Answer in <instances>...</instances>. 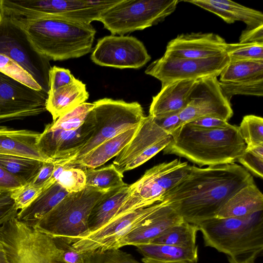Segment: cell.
Returning a JSON list of instances; mask_svg holds the SVG:
<instances>
[{
	"label": "cell",
	"mask_w": 263,
	"mask_h": 263,
	"mask_svg": "<svg viewBox=\"0 0 263 263\" xmlns=\"http://www.w3.org/2000/svg\"><path fill=\"white\" fill-rule=\"evenodd\" d=\"M246 149L257 156L263 158V145Z\"/></svg>",
	"instance_id": "816d5d0a"
},
{
	"label": "cell",
	"mask_w": 263,
	"mask_h": 263,
	"mask_svg": "<svg viewBox=\"0 0 263 263\" xmlns=\"http://www.w3.org/2000/svg\"><path fill=\"white\" fill-rule=\"evenodd\" d=\"M54 168V161L43 162L37 175L29 183L42 190L44 185L51 178Z\"/></svg>",
	"instance_id": "c3c4849f"
},
{
	"label": "cell",
	"mask_w": 263,
	"mask_h": 263,
	"mask_svg": "<svg viewBox=\"0 0 263 263\" xmlns=\"http://www.w3.org/2000/svg\"><path fill=\"white\" fill-rule=\"evenodd\" d=\"M143 257L144 263H197L198 248H185L174 246L145 243L135 246Z\"/></svg>",
	"instance_id": "d4e9b609"
},
{
	"label": "cell",
	"mask_w": 263,
	"mask_h": 263,
	"mask_svg": "<svg viewBox=\"0 0 263 263\" xmlns=\"http://www.w3.org/2000/svg\"><path fill=\"white\" fill-rule=\"evenodd\" d=\"M41 192V189L28 183L10 192L16 208L21 210L30 204Z\"/></svg>",
	"instance_id": "60d3db41"
},
{
	"label": "cell",
	"mask_w": 263,
	"mask_h": 263,
	"mask_svg": "<svg viewBox=\"0 0 263 263\" xmlns=\"http://www.w3.org/2000/svg\"><path fill=\"white\" fill-rule=\"evenodd\" d=\"M172 139L171 136H168L163 140L152 146L149 149L135 158L128 163L123 170V173L130 171L143 164L159 152L163 151L170 143Z\"/></svg>",
	"instance_id": "7bdbcfd3"
},
{
	"label": "cell",
	"mask_w": 263,
	"mask_h": 263,
	"mask_svg": "<svg viewBox=\"0 0 263 263\" xmlns=\"http://www.w3.org/2000/svg\"><path fill=\"white\" fill-rule=\"evenodd\" d=\"M87 253V263H144L137 261L131 254L119 249Z\"/></svg>",
	"instance_id": "f35d334b"
},
{
	"label": "cell",
	"mask_w": 263,
	"mask_h": 263,
	"mask_svg": "<svg viewBox=\"0 0 263 263\" xmlns=\"http://www.w3.org/2000/svg\"><path fill=\"white\" fill-rule=\"evenodd\" d=\"M0 263H8L7 257L3 244L0 240Z\"/></svg>",
	"instance_id": "f5cc1de1"
},
{
	"label": "cell",
	"mask_w": 263,
	"mask_h": 263,
	"mask_svg": "<svg viewBox=\"0 0 263 263\" xmlns=\"http://www.w3.org/2000/svg\"><path fill=\"white\" fill-rule=\"evenodd\" d=\"M227 43L214 33H182L171 40L164 55L174 58L205 59L225 53Z\"/></svg>",
	"instance_id": "ac0fdd59"
},
{
	"label": "cell",
	"mask_w": 263,
	"mask_h": 263,
	"mask_svg": "<svg viewBox=\"0 0 263 263\" xmlns=\"http://www.w3.org/2000/svg\"><path fill=\"white\" fill-rule=\"evenodd\" d=\"M189 123L201 127L210 128H227L232 126L228 121L213 117H204Z\"/></svg>",
	"instance_id": "f907efd6"
},
{
	"label": "cell",
	"mask_w": 263,
	"mask_h": 263,
	"mask_svg": "<svg viewBox=\"0 0 263 263\" xmlns=\"http://www.w3.org/2000/svg\"><path fill=\"white\" fill-rule=\"evenodd\" d=\"M48 95L0 72V123L43 113Z\"/></svg>",
	"instance_id": "4fadbf2b"
},
{
	"label": "cell",
	"mask_w": 263,
	"mask_h": 263,
	"mask_svg": "<svg viewBox=\"0 0 263 263\" xmlns=\"http://www.w3.org/2000/svg\"><path fill=\"white\" fill-rule=\"evenodd\" d=\"M229 62L226 53L205 59L178 58L163 55L151 63L145 73L159 80L162 86L175 81L217 77Z\"/></svg>",
	"instance_id": "7c38bea8"
},
{
	"label": "cell",
	"mask_w": 263,
	"mask_h": 263,
	"mask_svg": "<svg viewBox=\"0 0 263 263\" xmlns=\"http://www.w3.org/2000/svg\"><path fill=\"white\" fill-rule=\"evenodd\" d=\"M196 82L194 80H183L162 85L159 92L153 97L149 115L160 117L179 114L190 102Z\"/></svg>",
	"instance_id": "ffe728a7"
},
{
	"label": "cell",
	"mask_w": 263,
	"mask_h": 263,
	"mask_svg": "<svg viewBox=\"0 0 263 263\" xmlns=\"http://www.w3.org/2000/svg\"><path fill=\"white\" fill-rule=\"evenodd\" d=\"M219 82L239 83L263 78V61L229 62L220 74Z\"/></svg>",
	"instance_id": "4dcf8cb0"
},
{
	"label": "cell",
	"mask_w": 263,
	"mask_h": 263,
	"mask_svg": "<svg viewBox=\"0 0 263 263\" xmlns=\"http://www.w3.org/2000/svg\"><path fill=\"white\" fill-rule=\"evenodd\" d=\"M153 118L155 123L170 135L182 125L179 114H173L160 117H153Z\"/></svg>",
	"instance_id": "bcb514c9"
},
{
	"label": "cell",
	"mask_w": 263,
	"mask_h": 263,
	"mask_svg": "<svg viewBox=\"0 0 263 263\" xmlns=\"http://www.w3.org/2000/svg\"><path fill=\"white\" fill-rule=\"evenodd\" d=\"M95 123L91 111L83 124L76 129L62 130L46 125L39 137L40 151L53 161L72 158L91 138Z\"/></svg>",
	"instance_id": "e0dca14e"
},
{
	"label": "cell",
	"mask_w": 263,
	"mask_h": 263,
	"mask_svg": "<svg viewBox=\"0 0 263 263\" xmlns=\"http://www.w3.org/2000/svg\"><path fill=\"white\" fill-rule=\"evenodd\" d=\"M0 240L8 263H67L50 235L16 217L0 226Z\"/></svg>",
	"instance_id": "8992f818"
},
{
	"label": "cell",
	"mask_w": 263,
	"mask_h": 263,
	"mask_svg": "<svg viewBox=\"0 0 263 263\" xmlns=\"http://www.w3.org/2000/svg\"><path fill=\"white\" fill-rule=\"evenodd\" d=\"M106 192L86 186L80 191L68 193L33 228L73 243L88 232L91 211Z\"/></svg>",
	"instance_id": "5b68a950"
},
{
	"label": "cell",
	"mask_w": 263,
	"mask_h": 263,
	"mask_svg": "<svg viewBox=\"0 0 263 263\" xmlns=\"http://www.w3.org/2000/svg\"><path fill=\"white\" fill-rule=\"evenodd\" d=\"M91 110L95 128L92 137L78 153L68 161L77 160L101 143L140 125L145 116L138 102L103 98L93 103Z\"/></svg>",
	"instance_id": "ba28073f"
},
{
	"label": "cell",
	"mask_w": 263,
	"mask_h": 263,
	"mask_svg": "<svg viewBox=\"0 0 263 263\" xmlns=\"http://www.w3.org/2000/svg\"><path fill=\"white\" fill-rule=\"evenodd\" d=\"M11 192L0 190V226L12 218L18 213Z\"/></svg>",
	"instance_id": "ee69618b"
},
{
	"label": "cell",
	"mask_w": 263,
	"mask_h": 263,
	"mask_svg": "<svg viewBox=\"0 0 263 263\" xmlns=\"http://www.w3.org/2000/svg\"><path fill=\"white\" fill-rule=\"evenodd\" d=\"M164 154L183 157L199 167L235 163L246 148L238 126L204 128L184 124L171 135Z\"/></svg>",
	"instance_id": "7a4b0ae2"
},
{
	"label": "cell",
	"mask_w": 263,
	"mask_h": 263,
	"mask_svg": "<svg viewBox=\"0 0 263 263\" xmlns=\"http://www.w3.org/2000/svg\"><path fill=\"white\" fill-rule=\"evenodd\" d=\"M86 186L107 191L126 184L123 181V175L113 164L98 170H84Z\"/></svg>",
	"instance_id": "836d02e7"
},
{
	"label": "cell",
	"mask_w": 263,
	"mask_h": 263,
	"mask_svg": "<svg viewBox=\"0 0 263 263\" xmlns=\"http://www.w3.org/2000/svg\"><path fill=\"white\" fill-rule=\"evenodd\" d=\"M76 79L68 69L53 66L49 71V92L69 85Z\"/></svg>",
	"instance_id": "b9f144b4"
},
{
	"label": "cell",
	"mask_w": 263,
	"mask_h": 263,
	"mask_svg": "<svg viewBox=\"0 0 263 263\" xmlns=\"http://www.w3.org/2000/svg\"><path fill=\"white\" fill-rule=\"evenodd\" d=\"M0 72L33 89L43 91L41 87L26 70L14 61L1 53Z\"/></svg>",
	"instance_id": "74e56055"
},
{
	"label": "cell",
	"mask_w": 263,
	"mask_h": 263,
	"mask_svg": "<svg viewBox=\"0 0 263 263\" xmlns=\"http://www.w3.org/2000/svg\"><path fill=\"white\" fill-rule=\"evenodd\" d=\"M219 84L222 93L229 101L234 95H263V78L239 83L219 82Z\"/></svg>",
	"instance_id": "8d00e7d4"
},
{
	"label": "cell",
	"mask_w": 263,
	"mask_h": 263,
	"mask_svg": "<svg viewBox=\"0 0 263 263\" xmlns=\"http://www.w3.org/2000/svg\"><path fill=\"white\" fill-rule=\"evenodd\" d=\"M237 162L240 163L249 172H250L255 176L262 179L263 158L257 156L245 149Z\"/></svg>",
	"instance_id": "f6af8a7d"
},
{
	"label": "cell",
	"mask_w": 263,
	"mask_h": 263,
	"mask_svg": "<svg viewBox=\"0 0 263 263\" xmlns=\"http://www.w3.org/2000/svg\"><path fill=\"white\" fill-rule=\"evenodd\" d=\"M197 225L183 221L168 228L161 235L152 239L151 243L191 248L196 247Z\"/></svg>",
	"instance_id": "f546056e"
},
{
	"label": "cell",
	"mask_w": 263,
	"mask_h": 263,
	"mask_svg": "<svg viewBox=\"0 0 263 263\" xmlns=\"http://www.w3.org/2000/svg\"><path fill=\"white\" fill-rule=\"evenodd\" d=\"M254 182L250 173L236 163L206 167L189 165L186 175L164 195L162 201L184 221L198 225L215 217L233 195Z\"/></svg>",
	"instance_id": "6da1fadb"
},
{
	"label": "cell",
	"mask_w": 263,
	"mask_h": 263,
	"mask_svg": "<svg viewBox=\"0 0 263 263\" xmlns=\"http://www.w3.org/2000/svg\"><path fill=\"white\" fill-rule=\"evenodd\" d=\"M54 162L53 176L55 181L68 193H75L86 186V176L83 169L71 165L67 160Z\"/></svg>",
	"instance_id": "d6a6232c"
},
{
	"label": "cell",
	"mask_w": 263,
	"mask_h": 263,
	"mask_svg": "<svg viewBox=\"0 0 263 263\" xmlns=\"http://www.w3.org/2000/svg\"><path fill=\"white\" fill-rule=\"evenodd\" d=\"M215 7V14L228 24L241 21L252 29L263 25L261 12L229 0H210Z\"/></svg>",
	"instance_id": "f1b7e54d"
},
{
	"label": "cell",
	"mask_w": 263,
	"mask_h": 263,
	"mask_svg": "<svg viewBox=\"0 0 263 263\" xmlns=\"http://www.w3.org/2000/svg\"><path fill=\"white\" fill-rule=\"evenodd\" d=\"M54 245L61 252L63 258L67 263H87L88 253H81L74 249L72 243L59 236H50Z\"/></svg>",
	"instance_id": "ab89813d"
},
{
	"label": "cell",
	"mask_w": 263,
	"mask_h": 263,
	"mask_svg": "<svg viewBox=\"0 0 263 263\" xmlns=\"http://www.w3.org/2000/svg\"><path fill=\"white\" fill-rule=\"evenodd\" d=\"M43 161L17 156L0 155V166L25 185L37 175Z\"/></svg>",
	"instance_id": "1f68e13d"
},
{
	"label": "cell",
	"mask_w": 263,
	"mask_h": 263,
	"mask_svg": "<svg viewBox=\"0 0 263 263\" xmlns=\"http://www.w3.org/2000/svg\"><path fill=\"white\" fill-rule=\"evenodd\" d=\"M260 211H263V195L254 182L233 195L214 218L242 217Z\"/></svg>",
	"instance_id": "4316f807"
},
{
	"label": "cell",
	"mask_w": 263,
	"mask_h": 263,
	"mask_svg": "<svg viewBox=\"0 0 263 263\" xmlns=\"http://www.w3.org/2000/svg\"><path fill=\"white\" fill-rule=\"evenodd\" d=\"M41 133L28 129H16L0 126V155H14L53 161L39 149L37 142Z\"/></svg>",
	"instance_id": "7402d4cb"
},
{
	"label": "cell",
	"mask_w": 263,
	"mask_h": 263,
	"mask_svg": "<svg viewBox=\"0 0 263 263\" xmlns=\"http://www.w3.org/2000/svg\"><path fill=\"white\" fill-rule=\"evenodd\" d=\"M89 98L85 84L76 79L69 85L48 93L46 108L53 121L85 102Z\"/></svg>",
	"instance_id": "484cf974"
},
{
	"label": "cell",
	"mask_w": 263,
	"mask_h": 263,
	"mask_svg": "<svg viewBox=\"0 0 263 263\" xmlns=\"http://www.w3.org/2000/svg\"><path fill=\"white\" fill-rule=\"evenodd\" d=\"M233 115L230 101L222 93L217 77L196 80L190 102L179 114L182 125L204 117L228 121Z\"/></svg>",
	"instance_id": "2e32d148"
},
{
	"label": "cell",
	"mask_w": 263,
	"mask_h": 263,
	"mask_svg": "<svg viewBox=\"0 0 263 263\" xmlns=\"http://www.w3.org/2000/svg\"><path fill=\"white\" fill-rule=\"evenodd\" d=\"M178 0H120L105 10L98 21L112 35H124L164 21L176 10Z\"/></svg>",
	"instance_id": "52a82bcc"
},
{
	"label": "cell",
	"mask_w": 263,
	"mask_h": 263,
	"mask_svg": "<svg viewBox=\"0 0 263 263\" xmlns=\"http://www.w3.org/2000/svg\"><path fill=\"white\" fill-rule=\"evenodd\" d=\"M131 193V185L127 184L106 192L91 211L88 222V231L85 235L100 229L114 218Z\"/></svg>",
	"instance_id": "603a6c76"
},
{
	"label": "cell",
	"mask_w": 263,
	"mask_h": 263,
	"mask_svg": "<svg viewBox=\"0 0 263 263\" xmlns=\"http://www.w3.org/2000/svg\"><path fill=\"white\" fill-rule=\"evenodd\" d=\"M120 0H11L7 9L11 15L26 19L62 18L90 24Z\"/></svg>",
	"instance_id": "9c48e42d"
},
{
	"label": "cell",
	"mask_w": 263,
	"mask_h": 263,
	"mask_svg": "<svg viewBox=\"0 0 263 263\" xmlns=\"http://www.w3.org/2000/svg\"><path fill=\"white\" fill-rule=\"evenodd\" d=\"M24 185L20 180L0 166V190L12 192Z\"/></svg>",
	"instance_id": "7dc6e473"
},
{
	"label": "cell",
	"mask_w": 263,
	"mask_h": 263,
	"mask_svg": "<svg viewBox=\"0 0 263 263\" xmlns=\"http://www.w3.org/2000/svg\"><path fill=\"white\" fill-rule=\"evenodd\" d=\"M205 246L229 263H254L263 251V211L237 217L213 218L197 225Z\"/></svg>",
	"instance_id": "3957f363"
},
{
	"label": "cell",
	"mask_w": 263,
	"mask_h": 263,
	"mask_svg": "<svg viewBox=\"0 0 263 263\" xmlns=\"http://www.w3.org/2000/svg\"><path fill=\"white\" fill-rule=\"evenodd\" d=\"M128 129L101 143L80 159L68 161L71 165L82 169H95L116 156L130 141L138 127Z\"/></svg>",
	"instance_id": "cb8c5ba5"
},
{
	"label": "cell",
	"mask_w": 263,
	"mask_h": 263,
	"mask_svg": "<svg viewBox=\"0 0 263 263\" xmlns=\"http://www.w3.org/2000/svg\"><path fill=\"white\" fill-rule=\"evenodd\" d=\"M241 137L250 148L263 145V119L253 115L244 116L238 126Z\"/></svg>",
	"instance_id": "e575fe53"
},
{
	"label": "cell",
	"mask_w": 263,
	"mask_h": 263,
	"mask_svg": "<svg viewBox=\"0 0 263 263\" xmlns=\"http://www.w3.org/2000/svg\"><path fill=\"white\" fill-rule=\"evenodd\" d=\"M183 221L182 217L171 205L162 201L158 208L118 241L115 249L148 243L168 228Z\"/></svg>",
	"instance_id": "d6986e66"
},
{
	"label": "cell",
	"mask_w": 263,
	"mask_h": 263,
	"mask_svg": "<svg viewBox=\"0 0 263 263\" xmlns=\"http://www.w3.org/2000/svg\"><path fill=\"white\" fill-rule=\"evenodd\" d=\"M14 18L37 51L49 61L78 58L92 50L96 30L91 24L53 17Z\"/></svg>",
	"instance_id": "277c9868"
},
{
	"label": "cell",
	"mask_w": 263,
	"mask_h": 263,
	"mask_svg": "<svg viewBox=\"0 0 263 263\" xmlns=\"http://www.w3.org/2000/svg\"><path fill=\"white\" fill-rule=\"evenodd\" d=\"M0 53L22 67L48 95L49 61L37 51L17 20L1 12Z\"/></svg>",
	"instance_id": "30bf717a"
},
{
	"label": "cell",
	"mask_w": 263,
	"mask_h": 263,
	"mask_svg": "<svg viewBox=\"0 0 263 263\" xmlns=\"http://www.w3.org/2000/svg\"><path fill=\"white\" fill-rule=\"evenodd\" d=\"M90 59L101 66L138 69L149 62L151 57L136 37L111 34L98 40Z\"/></svg>",
	"instance_id": "9a60e30c"
},
{
	"label": "cell",
	"mask_w": 263,
	"mask_h": 263,
	"mask_svg": "<svg viewBox=\"0 0 263 263\" xmlns=\"http://www.w3.org/2000/svg\"><path fill=\"white\" fill-rule=\"evenodd\" d=\"M225 53L230 62L237 61H263V44H228Z\"/></svg>",
	"instance_id": "d590c367"
},
{
	"label": "cell",
	"mask_w": 263,
	"mask_h": 263,
	"mask_svg": "<svg viewBox=\"0 0 263 263\" xmlns=\"http://www.w3.org/2000/svg\"><path fill=\"white\" fill-rule=\"evenodd\" d=\"M239 43L263 44V25L243 30L239 38Z\"/></svg>",
	"instance_id": "681fc988"
},
{
	"label": "cell",
	"mask_w": 263,
	"mask_h": 263,
	"mask_svg": "<svg viewBox=\"0 0 263 263\" xmlns=\"http://www.w3.org/2000/svg\"><path fill=\"white\" fill-rule=\"evenodd\" d=\"M168 136L171 135L159 127L151 116L145 117L132 139L116 156L112 164L123 174L128 163Z\"/></svg>",
	"instance_id": "44dd1931"
},
{
	"label": "cell",
	"mask_w": 263,
	"mask_h": 263,
	"mask_svg": "<svg viewBox=\"0 0 263 263\" xmlns=\"http://www.w3.org/2000/svg\"><path fill=\"white\" fill-rule=\"evenodd\" d=\"M189 166L187 162L175 159L147 170L138 180L130 184L131 194L122 208L132 211L162 201L164 195L186 175Z\"/></svg>",
	"instance_id": "8fae6325"
},
{
	"label": "cell",
	"mask_w": 263,
	"mask_h": 263,
	"mask_svg": "<svg viewBox=\"0 0 263 263\" xmlns=\"http://www.w3.org/2000/svg\"><path fill=\"white\" fill-rule=\"evenodd\" d=\"M161 202L119 214L100 229L78 238L72 245L81 253L99 252L115 249L118 241L137 227Z\"/></svg>",
	"instance_id": "5bb4252c"
},
{
	"label": "cell",
	"mask_w": 263,
	"mask_h": 263,
	"mask_svg": "<svg viewBox=\"0 0 263 263\" xmlns=\"http://www.w3.org/2000/svg\"><path fill=\"white\" fill-rule=\"evenodd\" d=\"M68 194L65 189L55 182L42 191L28 206L18 212L16 217L27 226L34 228Z\"/></svg>",
	"instance_id": "83f0119b"
}]
</instances>
